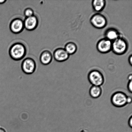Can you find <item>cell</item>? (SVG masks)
<instances>
[{
	"label": "cell",
	"mask_w": 132,
	"mask_h": 132,
	"mask_svg": "<svg viewBox=\"0 0 132 132\" xmlns=\"http://www.w3.org/2000/svg\"><path fill=\"white\" fill-rule=\"evenodd\" d=\"M132 75L131 74L129 75L128 77V79L129 81H131L132 80Z\"/></svg>",
	"instance_id": "21"
},
{
	"label": "cell",
	"mask_w": 132,
	"mask_h": 132,
	"mask_svg": "<svg viewBox=\"0 0 132 132\" xmlns=\"http://www.w3.org/2000/svg\"><path fill=\"white\" fill-rule=\"evenodd\" d=\"M24 28L27 30L31 31L37 28L38 24V20L37 16L34 15L26 18L24 21Z\"/></svg>",
	"instance_id": "9"
},
{
	"label": "cell",
	"mask_w": 132,
	"mask_h": 132,
	"mask_svg": "<svg viewBox=\"0 0 132 132\" xmlns=\"http://www.w3.org/2000/svg\"><path fill=\"white\" fill-rule=\"evenodd\" d=\"M132 102V99L131 97H127V103H131Z\"/></svg>",
	"instance_id": "20"
},
{
	"label": "cell",
	"mask_w": 132,
	"mask_h": 132,
	"mask_svg": "<svg viewBox=\"0 0 132 132\" xmlns=\"http://www.w3.org/2000/svg\"><path fill=\"white\" fill-rule=\"evenodd\" d=\"M128 61L129 64L130 65L132 66V55H130L129 56L128 59Z\"/></svg>",
	"instance_id": "19"
},
{
	"label": "cell",
	"mask_w": 132,
	"mask_h": 132,
	"mask_svg": "<svg viewBox=\"0 0 132 132\" xmlns=\"http://www.w3.org/2000/svg\"><path fill=\"white\" fill-rule=\"evenodd\" d=\"M36 63L32 58L28 57L22 62L21 69L24 73L27 75H31L34 73L36 69Z\"/></svg>",
	"instance_id": "5"
},
{
	"label": "cell",
	"mask_w": 132,
	"mask_h": 132,
	"mask_svg": "<svg viewBox=\"0 0 132 132\" xmlns=\"http://www.w3.org/2000/svg\"><path fill=\"white\" fill-rule=\"evenodd\" d=\"M53 56L48 50H45L41 53L40 57V62L44 65H47L52 61Z\"/></svg>",
	"instance_id": "11"
},
{
	"label": "cell",
	"mask_w": 132,
	"mask_h": 132,
	"mask_svg": "<svg viewBox=\"0 0 132 132\" xmlns=\"http://www.w3.org/2000/svg\"><path fill=\"white\" fill-rule=\"evenodd\" d=\"M92 25L97 29H103L107 24L106 18L102 14L97 13L91 17L90 20Z\"/></svg>",
	"instance_id": "4"
},
{
	"label": "cell",
	"mask_w": 132,
	"mask_h": 132,
	"mask_svg": "<svg viewBox=\"0 0 132 132\" xmlns=\"http://www.w3.org/2000/svg\"><path fill=\"white\" fill-rule=\"evenodd\" d=\"M128 124L129 125V126H130V127L132 128V116H131L130 118V119H129V121H128Z\"/></svg>",
	"instance_id": "18"
},
{
	"label": "cell",
	"mask_w": 132,
	"mask_h": 132,
	"mask_svg": "<svg viewBox=\"0 0 132 132\" xmlns=\"http://www.w3.org/2000/svg\"><path fill=\"white\" fill-rule=\"evenodd\" d=\"M106 4L105 0H94L92 2L93 9L97 12L103 11L105 7Z\"/></svg>",
	"instance_id": "13"
},
{
	"label": "cell",
	"mask_w": 132,
	"mask_h": 132,
	"mask_svg": "<svg viewBox=\"0 0 132 132\" xmlns=\"http://www.w3.org/2000/svg\"><path fill=\"white\" fill-rule=\"evenodd\" d=\"M102 89L100 86H93L90 90V96L94 98H99L101 95Z\"/></svg>",
	"instance_id": "15"
},
{
	"label": "cell",
	"mask_w": 132,
	"mask_h": 132,
	"mask_svg": "<svg viewBox=\"0 0 132 132\" xmlns=\"http://www.w3.org/2000/svg\"><path fill=\"white\" fill-rule=\"evenodd\" d=\"M127 96L125 93L121 92L115 93L112 96L111 101L113 105L118 107L124 106L127 104Z\"/></svg>",
	"instance_id": "6"
},
{
	"label": "cell",
	"mask_w": 132,
	"mask_h": 132,
	"mask_svg": "<svg viewBox=\"0 0 132 132\" xmlns=\"http://www.w3.org/2000/svg\"><path fill=\"white\" fill-rule=\"evenodd\" d=\"M112 42L105 38L98 41L97 44V49L99 52L107 53L112 50Z\"/></svg>",
	"instance_id": "7"
},
{
	"label": "cell",
	"mask_w": 132,
	"mask_h": 132,
	"mask_svg": "<svg viewBox=\"0 0 132 132\" xmlns=\"http://www.w3.org/2000/svg\"><path fill=\"white\" fill-rule=\"evenodd\" d=\"M88 79L93 86H100L104 82V78L100 71L94 70L90 71L88 75Z\"/></svg>",
	"instance_id": "3"
},
{
	"label": "cell",
	"mask_w": 132,
	"mask_h": 132,
	"mask_svg": "<svg viewBox=\"0 0 132 132\" xmlns=\"http://www.w3.org/2000/svg\"><path fill=\"white\" fill-rule=\"evenodd\" d=\"M53 56L56 61L61 62L67 60L69 58L70 55L64 48H59L54 51Z\"/></svg>",
	"instance_id": "10"
},
{
	"label": "cell",
	"mask_w": 132,
	"mask_h": 132,
	"mask_svg": "<svg viewBox=\"0 0 132 132\" xmlns=\"http://www.w3.org/2000/svg\"><path fill=\"white\" fill-rule=\"evenodd\" d=\"M24 14L26 18L29 17L34 15V11L31 8H27L24 10Z\"/></svg>",
	"instance_id": "16"
},
{
	"label": "cell",
	"mask_w": 132,
	"mask_h": 132,
	"mask_svg": "<svg viewBox=\"0 0 132 132\" xmlns=\"http://www.w3.org/2000/svg\"><path fill=\"white\" fill-rule=\"evenodd\" d=\"M6 0H0V4H3L5 2H6Z\"/></svg>",
	"instance_id": "22"
},
{
	"label": "cell",
	"mask_w": 132,
	"mask_h": 132,
	"mask_svg": "<svg viewBox=\"0 0 132 132\" xmlns=\"http://www.w3.org/2000/svg\"><path fill=\"white\" fill-rule=\"evenodd\" d=\"M0 132H6V131L4 129L2 128H0Z\"/></svg>",
	"instance_id": "23"
},
{
	"label": "cell",
	"mask_w": 132,
	"mask_h": 132,
	"mask_svg": "<svg viewBox=\"0 0 132 132\" xmlns=\"http://www.w3.org/2000/svg\"><path fill=\"white\" fill-rule=\"evenodd\" d=\"M26 53V46L23 44L19 42L13 44L9 50L10 57L15 61L21 60L25 56Z\"/></svg>",
	"instance_id": "1"
},
{
	"label": "cell",
	"mask_w": 132,
	"mask_h": 132,
	"mask_svg": "<svg viewBox=\"0 0 132 132\" xmlns=\"http://www.w3.org/2000/svg\"><path fill=\"white\" fill-rule=\"evenodd\" d=\"M10 28L13 33L18 34L20 33L24 28V21L20 18H15L10 22Z\"/></svg>",
	"instance_id": "8"
},
{
	"label": "cell",
	"mask_w": 132,
	"mask_h": 132,
	"mask_svg": "<svg viewBox=\"0 0 132 132\" xmlns=\"http://www.w3.org/2000/svg\"><path fill=\"white\" fill-rule=\"evenodd\" d=\"M128 44L125 38L120 37L112 41V50L117 55H122L127 51Z\"/></svg>",
	"instance_id": "2"
},
{
	"label": "cell",
	"mask_w": 132,
	"mask_h": 132,
	"mask_svg": "<svg viewBox=\"0 0 132 132\" xmlns=\"http://www.w3.org/2000/svg\"><path fill=\"white\" fill-rule=\"evenodd\" d=\"M104 35L105 38L112 42L120 37L118 31L114 28H110L107 29Z\"/></svg>",
	"instance_id": "12"
},
{
	"label": "cell",
	"mask_w": 132,
	"mask_h": 132,
	"mask_svg": "<svg viewBox=\"0 0 132 132\" xmlns=\"http://www.w3.org/2000/svg\"><path fill=\"white\" fill-rule=\"evenodd\" d=\"M128 88L130 93H131L132 92V80L129 81L128 85Z\"/></svg>",
	"instance_id": "17"
},
{
	"label": "cell",
	"mask_w": 132,
	"mask_h": 132,
	"mask_svg": "<svg viewBox=\"0 0 132 132\" xmlns=\"http://www.w3.org/2000/svg\"><path fill=\"white\" fill-rule=\"evenodd\" d=\"M64 49L69 55H72L76 53L77 47L74 43L69 42L66 44Z\"/></svg>",
	"instance_id": "14"
}]
</instances>
